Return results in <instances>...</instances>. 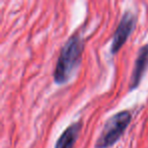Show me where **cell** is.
<instances>
[{
	"mask_svg": "<svg viewBox=\"0 0 148 148\" xmlns=\"http://www.w3.org/2000/svg\"><path fill=\"white\" fill-rule=\"evenodd\" d=\"M82 51L83 40L78 34H74L67 40L60 52L54 70V80L56 83L62 84L69 80L80 64Z\"/></svg>",
	"mask_w": 148,
	"mask_h": 148,
	"instance_id": "obj_1",
	"label": "cell"
},
{
	"mask_svg": "<svg viewBox=\"0 0 148 148\" xmlns=\"http://www.w3.org/2000/svg\"><path fill=\"white\" fill-rule=\"evenodd\" d=\"M132 115L129 111H122L112 116L103 126L101 133L95 143L97 148H109L119 141L129 126Z\"/></svg>",
	"mask_w": 148,
	"mask_h": 148,
	"instance_id": "obj_2",
	"label": "cell"
},
{
	"mask_svg": "<svg viewBox=\"0 0 148 148\" xmlns=\"http://www.w3.org/2000/svg\"><path fill=\"white\" fill-rule=\"evenodd\" d=\"M136 16L131 12V11H126L124 15L122 16V19L116 29L115 34L113 36V42L111 46V52L113 54L117 53L122 46L127 41L128 37L132 31L134 29L136 25Z\"/></svg>",
	"mask_w": 148,
	"mask_h": 148,
	"instance_id": "obj_3",
	"label": "cell"
},
{
	"mask_svg": "<svg viewBox=\"0 0 148 148\" xmlns=\"http://www.w3.org/2000/svg\"><path fill=\"white\" fill-rule=\"evenodd\" d=\"M148 67V45L142 46L139 49L137 58L135 60L131 78H130V89H134L139 85L140 80L143 77L144 72Z\"/></svg>",
	"mask_w": 148,
	"mask_h": 148,
	"instance_id": "obj_4",
	"label": "cell"
},
{
	"mask_svg": "<svg viewBox=\"0 0 148 148\" xmlns=\"http://www.w3.org/2000/svg\"><path fill=\"white\" fill-rule=\"evenodd\" d=\"M82 126L81 122H75L65 129L56 142L55 148H73Z\"/></svg>",
	"mask_w": 148,
	"mask_h": 148,
	"instance_id": "obj_5",
	"label": "cell"
}]
</instances>
